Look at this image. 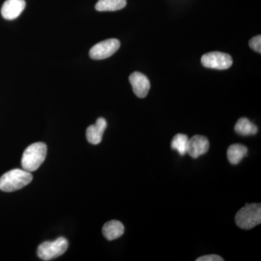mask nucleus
<instances>
[{"instance_id": "obj_10", "label": "nucleus", "mask_w": 261, "mask_h": 261, "mask_svg": "<svg viewBox=\"0 0 261 261\" xmlns=\"http://www.w3.org/2000/svg\"><path fill=\"white\" fill-rule=\"evenodd\" d=\"M107 128V121L105 118H99L95 124L91 125L87 129V139L89 143L98 145L102 142L103 134Z\"/></svg>"}, {"instance_id": "obj_6", "label": "nucleus", "mask_w": 261, "mask_h": 261, "mask_svg": "<svg viewBox=\"0 0 261 261\" xmlns=\"http://www.w3.org/2000/svg\"><path fill=\"white\" fill-rule=\"evenodd\" d=\"M121 46L117 39H110L95 44L89 51V56L92 59L103 60L114 55Z\"/></svg>"}, {"instance_id": "obj_17", "label": "nucleus", "mask_w": 261, "mask_h": 261, "mask_svg": "<svg viewBox=\"0 0 261 261\" xmlns=\"http://www.w3.org/2000/svg\"><path fill=\"white\" fill-rule=\"evenodd\" d=\"M197 261H223L224 260L221 256L217 255H204V256L198 257Z\"/></svg>"}, {"instance_id": "obj_16", "label": "nucleus", "mask_w": 261, "mask_h": 261, "mask_svg": "<svg viewBox=\"0 0 261 261\" xmlns=\"http://www.w3.org/2000/svg\"><path fill=\"white\" fill-rule=\"evenodd\" d=\"M249 45L257 53H261V36L257 35L256 37L252 38L249 42Z\"/></svg>"}, {"instance_id": "obj_4", "label": "nucleus", "mask_w": 261, "mask_h": 261, "mask_svg": "<svg viewBox=\"0 0 261 261\" xmlns=\"http://www.w3.org/2000/svg\"><path fill=\"white\" fill-rule=\"evenodd\" d=\"M68 247L66 239L59 238L54 241L41 244L37 249V255L43 260H51L64 254Z\"/></svg>"}, {"instance_id": "obj_5", "label": "nucleus", "mask_w": 261, "mask_h": 261, "mask_svg": "<svg viewBox=\"0 0 261 261\" xmlns=\"http://www.w3.org/2000/svg\"><path fill=\"white\" fill-rule=\"evenodd\" d=\"M201 63L206 68L226 70L232 65V58L226 53L212 51L206 53L201 58Z\"/></svg>"}, {"instance_id": "obj_1", "label": "nucleus", "mask_w": 261, "mask_h": 261, "mask_svg": "<svg viewBox=\"0 0 261 261\" xmlns=\"http://www.w3.org/2000/svg\"><path fill=\"white\" fill-rule=\"evenodd\" d=\"M33 176L25 170H10L0 177V190L5 192H12L20 190L32 181Z\"/></svg>"}, {"instance_id": "obj_11", "label": "nucleus", "mask_w": 261, "mask_h": 261, "mask_svg": "<svg viewBox=\"0 0 261 261\" xmlns=\"http://www.w3.org/2000/svg\"><path fill=\"white\" fill-rule=\"evenodd\" d=\"M102 233L105 238L110 241L121 238L124 233V226L119 221L113 220L103 226Z\"/></svg>"}, {"instance_id": "obj_12", "label": "nucleus", "mask_w": 261, "mask_h": 261, "mask_svg": "<svg viewBox=\"0 0 261 261\" xmlns=\"http://www.w3.org/2000/svg\"><path fill=\"white\" fill-rule=\"evenodd\" d=\"M247 148L240 144H233L228 147L227 158L228 161L232 165H238L247 155Z\"/></svg>"}, {"instance_id": "obj_3", "label": "nucleus", "mask_w": 261, "mask_h": 261, "mask_svg": "<svg viewBox=\"0 0 261 261\" xmlns=\"http://www.w3.org/2000/svg\"><path fill=\"white\" fill-rule=\"evenodd\" d=\"M235 221L243 229H251L261 223L260 204H247L240 209L235 216Z\"/></svg>"}, {"instance_id": "obj_13", "label": "nucleus", "mask_w": 261, "mask_h": 261, "mask_svg": "<svg viewBox=\"0 0 261 261\" xmlns=\"http://www.w3.org/2000/svg\"><path fill=\"white\" fill-rule=\"evenodd\" d=\"M126 0H99L95 5L97 11H116L126 7Z\"/></svg>"}, {"instance_id": "obj_14", "label": "nucleus", "mask_w": 261, "mask_h": 261, "mask_svg": "<svg viewBox=\"0 0 261 261\" xmlns=\"http://www.w3.org/2000/svg\"><path fill=\"white\" fill-rule=\"evenodd\" d=\"M234 130L240 135H255L257 132V127L247 118H241L237 122Z\"/></svg>"}, {"instance_id": "obj_15", "label": "nucleus", "mask_w": 261, "mask_h": 261, "mask_svg": "<svg viewBox=\"0 0 261 261\" xmlns=\"http://www.w3.org/2000/svg\"><path fill=\"white\" fill-rule=\"evenodd\" d=\"M188 142L189 138L186 135L178 134L171 141V147L173 149L177 151L180 155H185L187 153Z\"/></svg>"}, {"instance_id": "obj_9", "label": "nucleus", "mask_w": 261, "mask_h": 261, "mask_svg": "<svg viewBox=\"0 0 261 261\" xmlns=\"http://www.w3.org/2000/svg\"><path fill=\"white\" fill-rule=\"evenodd\" d=\"M25 8V0H6L2 7L1 14L6 20H14Z\"/></svg>"}, {"instance_id": "obj_2", "label": "nucleus", "mask_w": 261, "mask_h": 261, "mask_svg": "<svg viewBox=\"0 0 261 261\" xmlns=\"http://www.w3.org/2000/svg\"><path fill=\"white\" fill-rule=\"evenodd\" d=\"M47 147L43 142H36L29 146L22 156L23 169L29 172L37 171L44 163L47 156Z\"/></svg>"}, {"instance_id": "obj_7", "label": "nucleus", "mask_w": 261, "mask_h": 261, "mask_svg": "<svg viewBox=\"0 0 261 261\" xmlns=\"http://www.w3.org/2000/svg\"><path fill=\"white\" fill-rule=\"evenodd\" d=\"M129 82L137 97L144 98L147 95L150 89V83L145 75L140 72H134L130 75Z\"/></svg>"}, {"instance_id": "obj_8", "label": "nucleus", "mask_w": 261, "mask_h": 261, "mask_svg": "<svg viewBox=\"0 0 261 261\" xmlns=\"http://www.w3.org/2000/svg\"><path fill=\"white\" fill-rule=\"evenodd\" d=\"M209 147V141L205 137L195 135L189 140L187 153L193 159H197L199 156L205 154L208 151Z\"/></svg>"}]
</instances>
